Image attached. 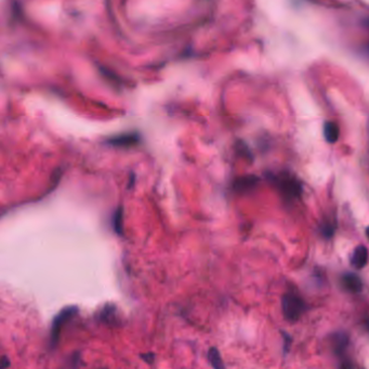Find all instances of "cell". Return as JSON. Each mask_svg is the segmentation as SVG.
<instances>
[{
    "label": "cell",
    "instance_id": "cell-1",
    "mask_svg": "<svg viewBox=\"0 0 369 369\" xmlns=\"http://www.w3.org/2000/svg\"><path fill=\"white\" fill-rule=\"evenodd\" d=\"M282 308L285 318L289 322H294L299 320L303 312L306 311V306L300 296L294 294H287L282 296Z\"/></svg>",
    "mask_w": 369,
    "mask_h": 369
},
{
    "label": "cell",
    "instance_id": "cell-2",
    "mask_svg": "<svg viewBox=\"0 0 369 369\" xmlns=\"http://www.w3.org/2000/svg\"><path fill=\"white\" fill-rule=\"evenodd\" d=\"M77 313H78V308L76 306H70V308H64L63 311H61L56 316V318L54 320V322H52V327H51V344H56L62 326L68 320L73 318Z\"/></svg>",
    "mask_w": 369,
    "mask_h": 369
},
{
    "label": "cell",
    "instance_id": "cell-3",
    "mask_svg": "<svg viewBox=\"0 0 369 369\" xmlns=\"http://www.w3.org/2000/svg\"><path fill=\"white\" fill-rule=\"evenodd\" d=\"M278 186L282 190V194L284 196H286L287 198L292 200V198H296L299 197L301 194V186L300 183L296 181V179L292 176H282L280 179H278Z\"/></svg>",
    "mask_w": 369,
    "mask_h": 369
},
{
    "label": "cell",
    "instance_id": "cell-4",
    "mask_svg": "<svg viewBox=\"0 0 369 369\" xmlns=\"http://www.w3.org/2000/svg\"><path fill=\"white\" fill-rule=\"evenodd\" d=\"M140 140L139 134H122L115 138H112L108 141V144L114 146H134Z\"/></svg>",
    "mask_w": 369,
    "mask_h": 369
},
{
    "label": "cell",
    "instance_id": "cell-5",
    "mask_svg": "<svg viewBox=\"0 0 369 369\" xmlns=\"http://www.w3.org/2000/svg\"><path fill=\"white\" fill-rule=\"evenodd\" d=\"M342 284L351 292H360L363 289V282L354 273H346L342 276Z\"/></svg>",
    "mask_w": 369,
    "mask_h": 369
},
{
    "label": "cell",
    "instance_id": "cell-6",
    "mask_svg": "<svg viewBox=\"0 0 369 369\" xmlns=\"http://www.w3.org/2000/svg\"><path fill=\"white\" fill-rule=\"evenodd\" d=\"M258 183L259 178H256V176H246L236 180L234 184V188L236 190H238V192H247V190H250L256 188Z\"/></svg>",
    "mask_w": 369,
    "mask_h": 369
},
{
    "label": "cell",
    "instance_id": "cell-7",
    "mask_svg": "<svg viewBox=\"0 0 369 369\" xmlns=\"http://www.w3.org/2000/svg\"><path fill=\"white\" fill-rule=\"evenodd\" d=\"M368 262V250L365 246H358L351 256V263L356 268H363Z\"/></svg>",
    "mask_w": 369,
    "mask_h": 369
},
{
    "label": "cell",
    "instance_id": "cell-8",
    "mask_svg": "<svg viewBox=\"0 0 369 369\" xmlns=\"http://www.w3.org/2000/svg\"><path fill=\"white\" fill-rule=\"evenodd\" d=\"M340 136V129L338 124L334 122H327L324 124V136L328 143L334 144L338 141Z\"/></svg>",
    "mask_w": 369,
    "mask_h": 369
},
{
    "label": "cell",
    "instance_id": "cell-9",
    "mask_svg": "<svg viewBox=\"0 0 369 369\" xmlns=\"http://www.w3.org/2000/svg\"><path fill=\"white\" fill-rule=\"evenodd\" d=\"M348 336L344 332H338L334 334V351L338 355H341L346 351V348L348 346Z\"/></svg>",
    "mask_w": 369,
    "mask_h": 369
},
{
    "label": "cell",
    "instance_id": "cell-10",
    "mask_svg": "<svg viewBox=\"0 0 369 369\" xmlns=\"http://www.w3.org/2000/svg\"><path fill=\"white\" fill-rule=\"evenodd\" d=\"M100 318L102 320V322H106V324H114L117 315H116V308L113 306H108L103 308V310L101 311L100 314Z\"/></svg>",
    "mask_w": 369,
    "mask_h": 369
},
{
    "label": "cell",
    "instance_id": "cell-11",
    "mask_svg": "<svg viewBox=\"0 0 369 369\" xmlns=\"http://www.w3.org/2000/svg\"><path fill=\"white\" fill-rule=\"evenodd\" d=\"M113 226L114 230L117 234H122L124 230V209L122 207L118 208L113 216Z\"/></svg>",
    "mask_w": 369,
    "mask_h": 369
},
{
    "label": "cell",
    "instance_id": "cell-12",
    "mask_svg": "<svg viewBox=\"0 0 369 369\" xmlns=\"http://www.w3.org/2000/svg\"><path fill=\"white\" fill-rule=\"evenodd\" d=\"M208 358H209L210 364H212L214 368H216V369L224 368V365L222 363V358L220 356V353L216 348H210L209 352H208Z\"/></svg>",
    "mask_w": 369,
    "mask_h": 369
},
{
    "label": "cell",
    "instance_id": "cell-13",
    "mask_svg": "<svg viewBox=\"0 0 369 369\" xmlns=\"http://www.w3.org/2000/svg\"><path fill=\"white\" fill-rule=\"evenodd\" d=\"M237 150H238V152L242 156H245L246 158H249V160H252V154H250V150H249L248 146H246L245 143L240 142L238 144H237Z\"/></svg>",
    "mask_w": 369,
    "mask_h": 369
},
{
    "label": "cell",
    "instance_id": "cell-14",
    "mask_svg": "<svg viewBox=\"0 0 369 369\" xmlns=\"http://www.w3.org/2000/svg\"><path fill=\"white\" fill-rule=\"evenodd\" d=\"M322 235H324L326 238H330V237H332L334 230V228L332 226H324L322 228Z\"/></svg>",
    "mask_w": 369,
    "mask_h": 369
},
{
    "label": "cell",
    "instance_id": "cell-15",
    "mask_svg": "<svg viewBox=\"0 0 369 369\" xmlns=\"http://www.w3.org/2000/svg\"><path fill=\"white\" fill-rule=\"evenodd\" d=\"M282 336H284V342H285V344H284V352H285V353H288V351H289V346H290L292 338L289 337V336H288L287 334H285V332H284V334H282Z\"/></svg>",
    "mask_w": 369,
    "mask_h": 369
},
{
    "label": "cell",
    "instance_id": "cell-16",
    "mask_svg": "<svg viewBox=\"0 0 369 369\" xmlns=\"http://www.w3.org/2000/svg\"><path fill=\"white\" fill-rule=\"evenodd\" d=\"M142 358L146 360V362H148V363H153L154 360V354H148V355H142Z\"/></svg>",
    "mask_w": 369,
    "mask_h": 369
},
{
    "label": "cell",
    "instance_id": "cell-17",
    "mask_svg": "<svg viewBox=\"0 0 369 369\" xmlns=\"http://www.w3.org/2000/svg\"><path fill=\"white\" fill-rule=\"evenodd\" d=\"M8 366H10V363L8 362V358L4 356V358H2V368L4 369V368L8 367Z\"/></svg>",
    "mask_w": 369,
    "mask_h": 369
},
{
    "label": "cell",
    "instance_id": "cell-18",
    "mask_svg": "<svg viewBox=\"0 0 369 369\" xmlns=\"http://www.w3.org/2000/svg\"><path fill=\"white\" fill-rule=\"evenodd\" d=\"M366 235H367V237L369 238V226L366 228Z\"/></svg>",
    "mask_w": 369,
    "mask_h": 369
},
{
    "label": "cell",
    "instance_id": "cell-19",
    "mask_svg": "<svg viewBox=\"0 0 369 369\" xmlns=\"http://www.w3.org/2000/svg\"><path fill=\"white\" fill-rule=\"evenodd\" d=\"M368 327H369V322H368Z\"/></svg>",
    "mask_w": 369,
    "mask_h": 369
}]
</instances>
